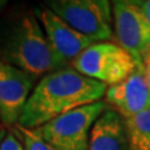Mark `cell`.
I'll use <instances>...</instances> for the list:
<instances>
[{"mask_svg": "<svg viewBox=\"0 0 150 150\" xmlns=\"http://www.w3.org/2000/svg\"><path fill=\"white\" fill-rule=\"evenodd\" d=\"M106 89L105 84L84 76L73 68L55 70L36 83L18 124L36 129L71 110L100 101Z\"/></svg>", "mask_w": 150, "mask_h": 150, "instance_id": "cell-1", "label": "cell"}, {"mask_svg": "<svg viewBox=\"0 0 150 150\" xmlns=\"http://www.w3.org/2000/svg\"><path fill=\"white\" fill-rule=\"evenodd\" d=\"M0 60L38 79L64 67L34 13L19 14L0 31Z\"/></svg>", "mask_w": 150, "mask_h": 150, "instance_id": "cell-2", "label": "cell"}, {"mask_svg": "<svg viewBox=\"0 0 150 150\" xmlns=\"http://www.w3.org/2000/svg\"><path fill=\"white\" fill-rule=\"evenodd\" d=\"M108 109L104 100L84 105L33 129L56 150H88L93 125Z\"/></svg>", "mask_w": 150, "mask_h": 150, "instance_id": "cell-3", "label": "cell"}, {"mask_svg": "<svg viewBox=\"0 0 150 150\" xmlns=\"http://www.w3.org/2000/svg\"><path fill=\"white\" fill-rule=\"evenodd\" d=\"M138 65L137 60L119 44L99 41L76 56L71 68L84 76L112 86L124 81Z\"/></svg>", "mask_w": 150, "mask_h": 150, "instance_id": "cell-4", "label": "cell"}, {"mask_svg": "<svg viewBox=\"0 0 150 150\" xmlns=\"http://www.w3.org/2000/svg\"><path fill=\"white\" fill-rule=\"evenodd\" d=\"M51 11L93 43L110 41L112 31V8L108 0H50Z\"/></svg>", "mask_w": 150, "mask_h": 150, "instance_id": "cell-5", "label": "cell"}, {"mask_svg": "<svg viewBox=\"0 0 150 150\" xmlns=\"http://www.w3.org/2000/svg\"><path fill=\"white\" fill-rule=\"evenodd\" d=\"M111 8L116 44L142 65L144 56L150 51V29L139 1L115 0L111 3Z\"/></svg>", "mask_w": 150, "mask_h": 150, "instance_id": "cell-6", "label": "cell"}, {"mask_svg": "<svg viewBox=\"0 0 150 150\" xmlns=\"http://www.w3.org/2000/svg\"><path fill=\"white\" fill-rule=\"evenodd\" d=\"M36 79L0 60V123L13 128L19 121Z\"/></svg>", "mask_w": 150, "mask_h": 150, "instance_id": "cell-7", "label": "cell"}, {"mask_svg": "<svg viewBox=\"0 0 150 150\" xmlns=\"http://www.w3.org/2000/svg\"><path fill=\"white\" fill-rule=\"evenodd\" d=\"M34 14L43 28L51 50L63 67L69 63L71 64L76 56L94 44L90 39L70 28L46 5L35 8Z\"/></svg>", "mask_w": 150, "mask_h": 150, "instance_id": "cell-8", "label": "cell"}, {"mask_svg": "<svg viewBox=\"0 0 150 150\" xmlns=\"http://www.w3.org/2000/svg\"><path fill=\"white\" fill-rule=\"evenodd\" d=\"M105 103L123 119L150 110V89L144 74V64L138 65L124 81L108 86Z\"/></svg>", "mask_w": 150, "mask_h": 150, "instance_id": "cell-9", "label": "cell"}, {"mask_svg": "<svg viewBox=\"0 0 150 150\" xmlns=\"http://www.w3.org/2000/svg\"><path fill=\"white\" fill-rule=\"evenodd\" d=\"M88 150H129L124 119L108 109L93 125Z\"/></svg>", "mask_w": 150, "mask_h": 150, "instance_id": "cell-10", "label": "cell"}, {"mask_svg": "<svg viewBox=\"0 0 150 150\" xmlns=\"http://www.w3.org/2000/svg\"><path fill=\"white\" fill-rule=\"evenodd\" d=\"M129 150H150V110L124 119Z\"/></svg>", "mask_w": 150, "mask_h": 150, "instance_id": "cell-11", "label": "cell"}, {"mask_svg": "<svg viewBox=\"0 0 150 150\" xmlns=\"http://www.w3.org/2000/svg\"><path fill=\"white\" fill-rule=\"evenodd\" d=\"M11 130L21 142L24 150H56L44 139H41L33 129H28L16 124L13 126Z\"/></svg>", "mask_w": 150, "mask_h": 150, "instance_id": "cell-12", "label": "cell"}, {"mask_svg": "<svg viewBox=\"0 0 150 150\" xmlns=\"http://www.w3.org/2000/svg\"><path fill=\"white\" fill-rule=\"evenodd\" d=\"M0 150H24V146L19 138L14 134V131L10 129L6 130L1 143H0Z\"/></svg>", "mask_w": 150, "mask_h": 150, "instance_id": "cell-13", "label": "cell"}, {"mask_svg": "<svg viewBox=\"0 0 150 150\" xmlns=\"http://www.w3.org/2000/svg\"><path fill=\"white\" fill-rule=\"evenodd\" d=\"M139 5L142 8V10L144 13V16L146 19V23L150 29V0H144V1H139Z\"/></svg>", "mask_w": 150, "mask_h": 150, "instance_id": "cell-14", "label": "cell"}, {"mask_svg": "<svg viewBox=\"0 0 150 150\" xmlns=\"http://www.w3.org/2000/svg\"><path fill=\"white\" fill-rule=\"evenodd\" d=\"M144 74H145V79H146L148 86L150 89V67H149V65H145L144 64Z\"/></svg>", "mask_w": 150, "mask_h": 150, "instance_id": "cell-15", "label": "cell"}, {"mask_svg": "<svg viewBox=\"0 0 150 150\" xmlns=\"http://www.w3.org/2000/svg\"><path fill=\"white\" fill-rule=\"evenodd\" d=\"M143 64H145V65H149L150 67V51L144 56V59H143Z\"/></svg>", "mask_w": 150, "mask_h": 150, "instance_id": "cell-16", "label": "cell"}, {"mask_svg": "<svg viewBox=\"0 0 150 150\" xmlns=\"http://www.w3.org/2000/svg\"><path fill=\"white\" fill-rule=\"evenodd\" d=\"M6 5H8V1H5V0H0V10H3Z\"/></svg>", "mask_w": 150, "mask_h": 150, "instance_id": "cell-17", "label": "cell"}, {"mask_svg": "<svg viewBox=\"0 0 150 150\" xmlns=\"http://www.w3.org/2000/svg\"><path fill=\"white\" fill-rule=\"evenodd\" d=\"M5 133H6V129L5 128H3L1 130H0V143H1V140L4 138V135H5Z\"/></svg>", "mask_w": 150, "mask_h": 150, "instance_id": "cell-18", "label": "cell"}, {"mask_svg": "<svg viewBox=\"0 0 150 150\" xmlns=\"http://www.w3.org/2000/svg\"><path fill=\"white\" fill-rule=\"evenodd\" d=\"M3 128H4V126H0V130H1V129H3Z\"/></svg>", "mask_w": 150, "mask_h": 150, "instance_id": "cell-19", "label": "cell"}]
</instances>
